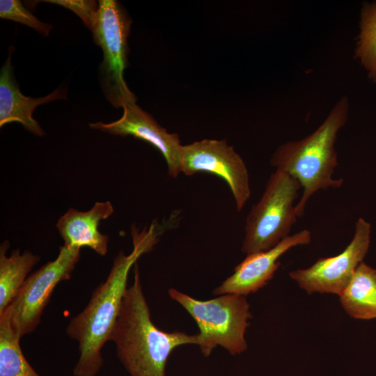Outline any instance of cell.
I'll list each match as a JSON object with an SVG mask.
<instances>
[{"label": "cell", "mask_w": 376, "mask_h": 376, "mask_svg": "<svg viewBox=\"0 0 376 376\" xmlns=\"http://www.w3.org/2000/svg\"><path fill=\"white\" fill-rule=\"evenodd\" d=\"M370 232V224L359 218L352 241L340 253L319 258L308 268L291 271L290 277L309 295L320 292L340 295L368 252Z\"/></svg>", "instance_id": "cell-9"}, {"label": "cell", "mask_w": 376, "mask_h": 376, "mask_svg": "<svg viewBox=\"0 0 376 376\" xmlns=\"http://www.w3.org/2000/svg\"><path fill=\"white\" fill-rule=\"evenodd\" d=\"M80 258V249L63 245L57 257L28 276L8 308L12 324L22 337L40 322L55 287L70 279Z\"/></svg>", "instance_id": "cell-7"}, {"label": "cell", "mask_w": 376, "mask_h": 376, "mask_svg": "<svg viewBox=\"0 0 376 376\" xmlns=\"http://www.w3.org/2000/svg\"><path fill=\"white\" fill-rule=\"evenodd\" d=\"M9 246L7 240L0 246V313L12 303L40 260L38 255L27 250L21 253L19 249H15L6 256Z\"/></svg>", "instance_id": "cell-15"}, {"label": "cell", "mask_w": 376, "mask_h": 376, "mask_svg": "<svg viewBox=\"0 0 376 376\" xmlns=\"http://www.w3.org/2000/svg\"><path fill=\"white\" fill-rule=\"evenodd\" d=\"M301 187L298 180L281 170L270 175L260 199L246 219L244 253L269 250L289 236L297 217L294 202Z\"/></svg>", "instance_id": "cell-5"}, {"label": "cell", "mask_w": 376, "mask_h": 376, "mask_svg": "<svg viewBox=\"0 0 376 376\" xmlns=\"http://www.w3.org/2000/svg\"><path fill=\"white\" fill-rule=\"evenodd\" d=\"M123 109L119 119L109 123H90V127L122 137L132 136L151 144L165 159L169 175L177 178L180 173L182 149L178 135L168 132L136 103L126 104Z\"/></svg>", "instance_id": "cell-10"}, {"label": "cell", "mask_w": 376, "mask_h": 376, "mask_svg": "<svg viewBox=\"0 0 376 376\" xmlns=\"http://www.w3.org/2000/svg\"><path fill=\"white\" fill-rule=\"evenodd\" d=\"M21 338L6 308L0 313V376H40L25 358Z\"/></svg>", "instance_id": "cell-16"}, {"label": "cell", "mask_w": 376, "mask_h": 376, "mask_svg": "<svg viewBox=\"0 0 376 376\" xmlns=\"http://www.w3.org/2000/svg\"><path fill=\"white\" fill-rule=\"evenodd\" d=\"M110 201L96 202L88 211L70 208L58 220L56 228L64 241V245L81 249L87 246L100 256H105L109 238L99 230L102 220L113 212Z\"/></svg>", "instance_id": "cell-13"}, {"label": "cell", "mask_w": 376, "mask_h": 376, "mask_svg": "<svg viewBox=\"0 0 376 376\" xmlns=\"http://www.w3.org/2000/svg\"><path fill=\"white\" fill-rule=\"evenodd\" d=\"M134 281L125 293L110 340L130 376H166V365L173 350L197 345V336L182 331L166 332L152 322L144 296L139 266H134Z\"/></svg>", "instance_id": "cell-2"}, {"label": "cell", "mask_w": 376, "mask_h": 376, "mask_svg": "<svg viewBox=\"0 0 376 376\" xmlns=\"http://www.w3.org/2000/svg\"><path fill=\"white\" fill-rule=\"evenodd\" d=\"M11 48L0 71V127L8 123H21L25 130L37 136L45 133L32 115L37 107L52 101L66 99V89L58 88L44 97L24 95L17 84L11 63Z\"/></svg>", "instance_id": "cell-12"}, {"label": "cell", "mask_w": 376, "mask_h": 376, "mask_svg": "<svg viewBox=\"0 0 376 376\" xmlns=\"http://www.w3.org/2000/svg\"><path fill=\"white\" fill-rule=\"evenodd\" d=\"M357 39L355 58L373 81L376 78V1L363 4Z\"/></svg>", "instance_id": "cell-17"}, {"label": "cell", "mask_w": 376, "mask_h": 376, "mask_svg": "<svg viewBox=\"0 0 376 376\" xmlns=\"http://www.w3.org/2000/svg\"><path fill=\"white\" fill-rule=\"evenodd\" d=\"M349 101L340 97L324 121L311 134L297 141H289L274 152L271 165L299 180L302 195L295 205L297 217L304 214L308 199L318 191L329 187L339 188L342 178L332 175L338 165L335 143L338 133L347 120Z\"/></svg>", "instance_id": "cell-3"}, {"label": "cell", "mask_w": 376, "mask_h": 376, "mask_svg": "<svg viewBox=\"0 0 376 376\" xmlns=\"http://www.w3.org/2000/svg\"><path fill=\"white\" fill-rule=\"evenodd\" d=\"M338 296L342 307L350 317L376 318V269L361 262Z\"/></svg>", "instance_id": "cell-14"}, {"label": "cell", "mask_w": 376, "mask_h": 376, "mask_svg": "<svg viewBox=\"0 0 376 376\" xmlns=\"http://www.w3.org/2000/svg\"><path fill=\"white\" fill-rule=\"evenodd\" d=\"M180 172L187 176L209 173L224 180L238 212L250 198L249 175L245 163L225 140L205 139L182 146Z\"/></svg>", "instance_id": "cell-8"}, {"label": "cell", "mask_w": 376, "mask_h": 376, "mask_svg": "<svg viewBox=\"0 0 376 376\" xmlns=\"http://www.w3.org/2000/svg\"><path fill=\"white\" fill-rule=\"evenodd\" d=\"M170 297L181 305L192 317L199 329L197 345L203 355H210L221 346L233 355L245 352L244 337L248 320L252 318L246 296L224 294L201 301L176 289L169 290Z\"/></svg>", "instance_id": "cell-4"}, {"label": "cell", "mask_w": 376, "mask_h": 376, "mask_svg": "<svg viewBox=\"0 0 376 376\" xmlns=\"http://www.w3.org/2000/svg\"><path fill=\"white\" fill-rule=\"evenodd\" d=\"M93 38L103 52L100 67L103 93L111 104L118 109L136 103L137 98L127 86L124 71L128 65V42L132 19L116 0H100Z\"/></svg>", "instance_id": "cell-6"}, {"label": "cell", "mask_w": 376, "mask_h": 376, "mask_svg": "<svg viewBox=\"0 0 376 376\" xmlns=\"http://www.w3.org/2000/svg\"><path fill=\"white\" fill-rule=\"evenodd\" d=\"M311 241L308 230H301L281 241L269 250L246 255L234 269L233 274L214 289L213 294L246 296L263 288L280 266L279 258L291 248Z\"/></svg>", "instance_id": "cell-11"}, {"label": "cell", "mask_w": 376, "mask_h": 376, "mask_svg": "<svg viewBox=\"0 0 376 376\" xmlns=\"http://www.w3.org/2000/svg\"><path fill=\"white\" fill-rule=\"evenodd\" d=\"M373 81L376 83V78Z\"/></svg>", "instance_id": "cell-20"}, {"label": "cell", "mask_w": 376, "mask_h": 376, "mask_svg": "<svg viewBox=\"0 0 376 376\" xmlns=\"http://www.w3.org/2000/svg\"><path fill=\"white\" fill-rule=\"evenodd\" d=\"M0 17L28 26L45 37L53 28L52 24L39 20L19 0H1Z\"/></svg>", "instance_id": "cell-18"}, {"label": "cell", "mask_w": 376, "mask_h": 376, "mask_svg": "<svg viewBox=\"0 0 376 376\" xmlns=\"http://www.w3.org/2000/svg\"><path fill=\"white\" fill-rule=\"evenodd\" d=\"M42 2L56 4L72 10L91 31L97 19L99 2L92 0H45Z\"/></svg>", "instance_id": "cell-19"}, {"label": "cell", "mask_w": 376, "mask_h": 376, "mask_svg": "<svg viewBox=\"0 0 376 376\" xmlns=\"http://www.w3.org/2000/svg\"><path fill=\"white\" fill-rule=\"evenodd\" d=\"M158 226L156 221L141 231L132 226V252L125 255L120 251L116 256L106 280L93 291L84 309L70 319L66 332L77 341L79 351L75 376H95L99 373L103 365L101 350L110 340L127 288L129 272L159 241L162 230Z\"/></svg>", "instance_id": "cell-1"}]
</instances>
